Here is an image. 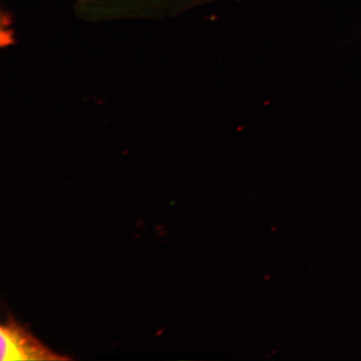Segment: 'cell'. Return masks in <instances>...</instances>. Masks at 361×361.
Instances as JSON below:
<instances>
[{"label":"cell","instance_id":"6da1fadb","mask_svg":"<svg viewBox=\"0 0 361 361\" xmlns=\"http://www.w3.org/2000/svg\"><path fill=\"white\" fill-rule=\"evenodd\" d=\"M1 360H59L66 357L54 353L13 320L0 328Z\"/></svg>","mask_w":361,"mask_h":361},{"label":"cell","instance_id":"7a4b0ae2","mask_svg":"<svg viewBox=\"0 0 361 361\" xmlns=\"http://www.w3.org/2000/svg\"><path fill=\"white\" fill-rule=\"evenodd\" d=\"M186 0H110L112 6L124 13H151Z\"/></svg>","mask_w":361,"mask_h":361}]
</instances>
